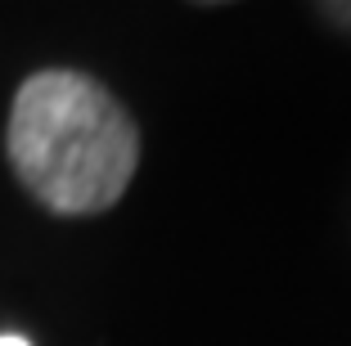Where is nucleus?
I'll use <instances>...</instances> for the list:
<instances>
[{"label": "nucleus", "mask_w": 351, "mask_h": 346, "mask_svg": "<svg viewBox=\"0 0 351 346\" xmlns=\"http://www.w3.org/2000/svg\"><path fill=\"white\" fill-rule=\"evenodd\" d=\"M315 18H324L329 27L347 32L351 36V0H329V5H315Z\"/></svg>", "instance_id": "obj_2"}, {"label": "nucleus", "mask_w": 351, "mask_h": 346, "mask_svg": "<svg viewBox=\"0 0 351 346\" xmlns=\"http://www.w3.org/2000/svg\"><path fill=\"white\" fill-rule=\"evenodd\" d=\"M5 149L19 184L54 216H99L117 207L140 166L131 112L113 90L73 68L32 72L19 86Z\"/></svg>", "instance_id": "obj_1"}, {"label": "nucleus", "mask_w": 351, "mask_h": 346, "mask_svg": "<svg viewBox=\"0 0 351 346\" xmlns=\"http://www.w3.org/2000/svg\"><path fill=\"white\" fill-rule=\"evenodd\" d=\"M0 346H32L27 337H19V333H0Z\"/></svg>", "instance_id": "obj_3"}]
</instances>
